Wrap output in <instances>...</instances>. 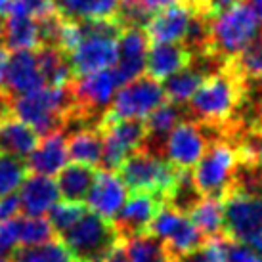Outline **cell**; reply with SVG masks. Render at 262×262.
<instances>
[{
  "mask_svg": "<svg viewBox=\"0 0 262 262\" xmlns=\"http://www.w3.org/2000/svg\"><path fill=\"white\" fill-rule=\"evenodd\" d=\"M243 96L241 77L233 69H220L207 75L189 100V111L201 124H224L232 119Z\"/></svg>",
  "mask_w": 262,
  "mask_h": 262,
  "instance_id": "6da1fadb",
  "label": "cell"
},
{
  "mask_svg": "<svg viewBox=\"0 0 262 262\" xmlns=\"http://www.w3.org/2000/svg\"><path fill=\"white\" fill-rule=\"evenodd\" d=\"M260 35V25L247 2H239L209 17L207 52L214 58L233 59Z\"/></svg>",
  "mask_w": 262,
  "mask_h": 262,
  "instance_id": "7a4b0ae2",
  "label": "cell"
},
{
  "mask_svg": "<svg viewBox=\"0 0 262 262\" xmlns=\"http://www.w3.org/2000/svg\"><path fill=\"white\" fill-rule=\"evenodd\" d=\"M82 23V38L80 42L69 52L67 61L71 71L77 77L90 75L96 71L111 69L117 61V37L123 25L115 17L111 19H96V21Z\"/></svg>",
  "mask_w": 262,
  "mask_h": 262,
  "instance_id": "3957f363",
  "label": "cell"
},
{
  "mask_svg": "<svg viewBox=\"0 0 262 262\" xmlns=\"http://www.w3.org/2000/svg\"><path fill=\"white\" fill-rule=\"evenodd\" d=\"M15 117L21 119L40 134H48L61 128V123L73 115V96L67 86H48L44 84L29 94L17 96L12 103Z\"/></svg>",
  "mask_w": 262,
  "mask_h": 262,
  "instance_id": "277c9868",
  "label": "cell"
},
{
  "mask_svg": "<svg viewBox=\"0 0 262 262\" xmlns=\"http://www.w3.org/2000/svg\"><path fill=\"white\" fill-rule=\"evenodd\" d=\"M226 237L262 255V193L256 189L232 188L224 201Z\"/></svg>",
  "mask_w": 262,
  "mask_h": 262,
  "instance_id": "5b68a950",
  "label": "cell"
},
{
  "mask_svg": "<svg viewBox=\"0 0 262 262\" xmlns=\"http://www.w3.org/2000/svg\"><path fill=\"white\" fill-rule=\"evenodd\" d=\"M241 167L237 147L228 140L209 142L203 157L191 172V182L199 195L222 197L233 188L235 174Z\"/></svg>",
  "mask_w": 262,
  "mask_h": 262,
  "instance_id": "8992f818",
  "label": "cell"
},
{
  "mask_svg": "<svg viewBox=\"0 0 262 262\" xmlns=\"http://www.w3.org/2000/svg\"><path fill=\"white\" fill-rule=\"evenodd\" d=\"M119 237L115 226L96 216L94 212H84L61 235L63 245L77 262H102Z\"/></svg>",
  "mask_w": 262,
  "mask_h": 262,
  "instance_id": "52a82bcc",
  "label": "cell"
},
{
  "mask_svg": "<svg viewBox=\"0 0 262 262\" xmlns=\"http://www.w3.org/2000/svg\"><path fill=\"white\" fill-rule=\"evenodd\" d=\"M121 172L126 188L144 191L155 197H165L172 191L178 178V170L149 149H140L121 165Z\"/></svg>",
  "mask_w": 262,
  "mask_h": 262,
  "instance_id": "ba28073f",
  "label": "cell"
},
{
  "mask_svg": "<svg viewBox=\"0 0 262 262\" xmlns=\"http://www.w3.org/2000/svg\"><path fill=\"white\" fill-rule=\"evenodd\" d=\"M147 232L161 241L172 260H180L193 253L203 239V235L189 220L188 212L178 211L172 205H163L157 209Z\"/></svg>",
  "mask_w": 262,
  "mask_h": 262,
  "instance_id": "9c48e42d",
  "label": "cell"
},
{
  "mask_svg": "<svg viewBox=\"0 0 262 262\" xmlns=\"http://www.w3.org/2000/svg\"><path fill=\"white\" fill-rule=\"evenodd\" d=\"M163 84L149 77L124 82L117 90L115 98L107 107L103 119H124V121H146L147 115L165 102Z\"/></svg>",
  "mask_w": 262,
  "mask_h": 262,
  "instance_id": "30bf717a",
  "label": "cell"
},
{
  "mask_svg": "<svg viewBox=\"0 0 262 262\" xmlns=\"http://www.w3.org/2000/svg\"><path fill=\"white\" fill-rule=\"evenodd\" d=\"M102 165L115 170L136 151L144 149L147 132L144 121H124V119H102Z\"/></svg>",
  "mask_w": 262,
  "mask_h": 262,
  "instance_id": "8fae6325",
  "label": "cell"
},
{
  "mask_svg": "<svg viewBox=\"0 0 262 262\" xmlns=\"http://www.w3.org/2000/svg\"><path fill=\"white\" fill-rule=\"evenodd\" d=\"M201 10L203 8L197 0H184L155 12L142 29L153 44H184L197 12Z\"/></svg>",
  "mask_w": 262,
  "mask_h": 262,
  "instance_id": "7c38bea8",
  "label": "cell"
},
{
  "mask_svg": "<svg viewBox=\"0 0 262 262\" xmlns=\"http://www.w3.org/2000/svg\"><path fill=\"white\" fill-rule=\"evenodd\" d=\"M209 138L203 126L195 121H180L163 138V159L176 170H189L203 157Z\"/></svg>",
  "mask_w": 262,
  "mask_h": 262,
  "instance_id": "4fadbf2b",
  "label": "cell"
},
{
  "mask_svg": "<svg viewBox=\"0 0 262 262\" xmlns=\"http://www.w3.org/2000/svg\"><path fill=\"white\" fill-rule=\"evenodd\" d=\"M121 86H123V82H121L113 67L79 77L77 82L69 88L75 105L73 115H79L82 111H88V113H96V111L103 110L107 111L117 90Z\"/></svg>",
  "mask_w": 262,
  "mask_h": 262,
  "instance_id": "5bb4252c",
  "label": "cell"
},
{
  "mask_svg": "<svg viewBox=\"0 0 262 262\" xmlns=\"http://www.w3.org/2000/svg\"><path fill=\"white\" fill-rule=\"evenodd\" d=\"M126 197H128V188L124 184L123 176L117 170L102 168L94 172V180L84 201L90 212H94L96 216L107 222H113L123 209Z\"/></svg>",
  "mask_w": 262,
  "mask_h": 262,
  "instance_id": "9a60e30c",
  "label": "cell"
},
{
  "mask_svg": "<svg viewBox=\"0 0 262 262\" xmlns=\"http://www.w3.org/2000/svg\"><path fill=\"white\" fill-rule=\"evenodd\" d=\"M149 40L142 27H123L117 37V61L113 69L121 82H130L146 71Z\"/></svg>",
  "mask_w": 262,
  "mask_h": 262,
  "instance_id": "2e32d148",
  "label": "cell"
},
{
  "mask_svg": "<svg viewBox=\"0 0 262 262\" xmlns=\"http://www.w3.org/2000/svg\"><path fill=\"white\" fill-rule=\"evenodd\" d=\"M27 170L33 174L40 176H58L61 168L69 163V153H67V134L63 128H58L54 132L44 134L42 140L37 144L29 157H27Z\"/></svg>",
  "mask_w": 262,
  "mask_h": 262,
  "instance_id": "e0dca14e",
  "label": "cell"
},
{
  "mask_svg": "<svg viewBox=\"0 0 262 262\" xmlns=\"http://www.w3.org/2000/svg\"><path fill=\"white\" fill-rule=\"evenodd\" d=\"M17 201L25 216H46L59 201L56 180L40 174L27 176L17 189Z\"/></svg>",
  "mask_w": 262,
  "mask_h": 262,
  "instance_id": "ac0fdd59",
  "label": "cell"
},
{
  "mask_svg": "<svg viewBox=\"0 0 262 262\" xmlns=\"http://www.w3.org/2000/svg\"><path fill=\"white\" fill-rule=\"evenodd\" d=\"M40 86H44V79L38 66L37 52H14L8 58L6 67L4 88L8 90V94L17 98V96L29 94L33 90H38Z\"/></svg>",
  "mask_w": 262,
  "mask_h": 262,
  "instance_id": "d6986e66",
  "label": "cell"
},
{
  "mask_svg": "<svg viewBox=\"0 0 262 262\" xmlns=\"http://www.w3.org/2000/svg\"><path fill=\"white\" fill-rule=\"evenodd\" d=\"M159 209L157 197L144 191H132L130 197H126L123 209L115 219V230L126 235L144 233L149 230L155 212Z\"/></svg>",
  "mask_w": 262,
  "mask_h": 262,
  "instance_id": "ffe728a7",
  "label": "cell"
},
{
  "mask_svg": "<svg viewBox=\"0 0 262 262\" xmlns=\"http://www.w3.org/2000/svg\"><path fill=\"white\" fill-rule=\"evenodd\" d=\"M191 59L193 54L184 44H153L147 50L146 73L149 79L161 82L191 66Z\"/></svg>",
  "mask_w": 262,
  "mask_h": 262,
  "instance_id": "44dd1931",
  "label": "cell"
},
{
  "mask_svg": "<svg viewBox=\"0 0 262 262\" xmlns=\"http://www.w3.org/2000/svg\"><path fill=\"white\" fill-rule=\"evenodd\" d=\"M38 144V134L17 117H6L0 123V151L25 161Z\"/></svg>",
  "mask_w": 262,
  "mask_h": 262,
  "instance_id": "7402d4cb",
  "label": "cell"
},
{
  "mask_svg": "<svg viewBox=\"0 0 262 262\" xmlns=\"http://www.w3.org/2000/svg\"><path fill=\"white\" fill-rule=\"evenodd\" d=\"M4 48L12 52L29 50L35 52L42 46V37H40V27L35 17L29 15H15L8 14L4 19Z\"/></svg>",
  "mask_w": 262,
  "mask_h": 262,
  "instance_id": "603a6c76",
  "label": "cell"
},
{
  "mask_svg": "<svg viewBox=\"0 0 262 262\" xmlns=\"http://www.w3.org/2000/svg\"><path fill=\"white\" fill-rule=\"evenodd\" d=\"M67 153L73 163H80L86 167H98L102 165V132L94 126H80L71 132L67 138Z\"/></svg>",
  "mask_w": 262,
  "mask_h": 262,
  "instance_id": "cb8c5ba5",
  "label": "cell"
},
{
  "mask_svg": "<svg viewBox=\"0 0 262 262\" xmlns=\"http://www.w3.org/2000/svg\"><path fill=\"white\" fill-rule=\"evenodd\" d=\"M188 216L201 235H216L224 230V201L222 197L199 195L188 211Z\"/></svg>",
  "mask_w": 262,
  "mask_h": 262,
  "instance_id": "d4e9b609",
  "label": "cell"
},
{
  "mask_svg": "<svg viewBox=\"0 0 262 262\" xmlns=\"http://www.w3.org/2000/svg\"><path fill=\"white\" fill-rule=\"evenodd\" d=\"M121 0H56V8L63 17L75 21H96L115 17Z\"/></svg>",
  "mask_w": 262,
  "mask_h": 262,
  "instance_id": "484cf974",
  "label": "cell"
},
{
  "mask_svg": "<svg viewBox=\"0 0 262 262\" xmlns=\"http://www.w3.org/2000/svg\"><path fill=\"white\" fill-rule=\"evenodd\" d=\"M94 180V168L80 165V163H67L58 174L56 186H58L59 197H63V201H73L80 203L86 199V193Z\"/></svg>",
  "mask_w": 262,
  "mask_h": 262,
  "instance_id": "4316f807",
  "label": "cell"
},
{
  "mask_svg": "<svg viewBox=\"0 0 262 262\" xmlns=\"http://www.w3.org/2000/svg\"><path fill=\"white\" fill-rule=\"evenodd\" d=\"M207 77L201 66H188L186 69L178 71L176 75L168 77L165 80V98L167 102L174 103V105H184V103H189V100L193 98V94L197 92V88L201 86L203 79Z\"/></svg>",
  "mask_w": 262,
  "mask_h": 262,
  "instance_id": "83f0119b",
  "label": "cell"
},
{
  "mask_svg": "<svg viewBox=\"0 0 262 262\" xmlns=\"http://www.w3.org/2000/svg\"><path fill=\"white\" fill-rule=\"evenodd\" d=\"M37 59L40 66V73H42L44 84L48 86H67L71 82L73 71L67 61L66 54L52 46V44H44L37 48Z\"/></svg>",
  "mask_w": 262,
  "mask_h": 262,
  "instance_id": "f1b7e54d",
  "label": "cell"
},
{
  "mask_svg": "<svg viewBox=\"0 0 262 262\" xmlns=\"http://www.w3.org/2000/svg\"><path fill=\"white\" fill-rule=\"evenodd\" d=\"M126 262H172L159 239L151 233H134L121 237Z\"/></svg>",
  "mask_w": 262,
  "mask_h": 262,
  "instance_id": "f546056e",
  "label": "cell"
},
{
  "mask_svg": "<svg viewBox=\"0 0 262 262\" xmlns=\"http://www.w3.org/2000/svg\"><path fill=\"white\" fill-rule=\"evenodd\" d=\"M184 0H121L115 19L123 27H144L155 12Z\"/></svg>",
  "mask_w": 262,
  "mask_h": 262,
  "instance_id": "4dcf8cb0",
  "label": "cell"
},
{
  "mask_svg": "<svg viewBox=\"0 0 262 262\" xmlns=\"http://www.w3.org/2000/svg\"><path fill=\"white\" fill-rule=\"evenodd\" d=\"M10 262H77L63 241H44L40 245L19 247L12 253Z\"/></svg>",
  "mask_w": 262,
  "mask_h": 262,
  "instance_id": "1f68e13d",
  "label": "cell"
},
{
  "mask_svg": "<svg viewBox=\"0 0 262 262\" xmlns=\"http://www.w3.org/2000/svg\"><path fill=\"white\" fill-rule=\"evenodd\" d=\"M180 121H182L180 105H174V103H170L165 100V102L161 103L155 111H151V113L147 115L146 121H144L147 138H149V136H155L157 140H163Z\"/></svg>",
  "mask_w": 262,
  "mask_h": 262,
  "instance_id": "d6a6232c",
  "label": "cell"
},
{
  "mask_svg": "<svg viewBox=\"0 0 262 262\" xmlns=\"http://www.w3.org/2000/svg\"><path fill=\"white\" fill-rule=\"evenodd\" d=\"M27 178L25 161L0 151V197L14 195Z\"/></svg>",
  "mask_w": 262,
  "mask_h": 262,
  "instance_id": "836d02e7",
  "label": "cell"
},
{
  "mask_svg": "<svg viewBox=\"0 0 262 262\" xmlns=\"http://www.w3.org/2000/svg\"><path fill=\"white\" fill-rule=\"evenodd\" d=\"M233 59H235L233 71L241 79L262 80V33Z\"/></svg>",
  "mask_w": 262,
  "mask_h": 262,
  "instance_id": "e575fe53",
  "label": "cell"
},
{
  "mask_svg": "<svg viewBox=\"0 0 262 262\" xmlns=\"http://www.w3.org/2000/svg\"><path fill=\"white\" fill-rule=\"evenodd\" d=\"M232 241L228 239L222 233L211 235L209 239L201 243L199 249H195L193 253H189L188 256L180 258L182 262H228V251H230Z\"/></svg>",
  "mask_w": 262,
  "mask_h": 262,
  "instance_id": "d590c367",
  "label": "cell"
},
{
  "mask_svg": "<svg viewBox=\"0 0 262 262\" xmlns=\"http://www.w3.org/2000/svg\"><path fill=\"white\" fill-rule=\"evenodd\" d=\"M54 235L50 222L46 216H23L19 219V247L40 245L50 241Z\"/></svg>",
  "mask_w": 262,
  "mask_h": 262,
  "instance_id": "8d00e7d4",
  "label": "cell"
},
{
  "mask_svg": "<svg viewBox=\"0 0 262 262\" xmlns=\"http://www.w3.org/2000/svg\"><path fill=\"white\" fill-rule=\"evenodd\" d=\"M86 212V209L80 203H73V201H58L54 205V209L48 212V222H50L52 230L59 235L71 228L77 220Z\"/></svg>",
  "mask_w": 262,
  "mask_h": 262,
  "instance_id": "74e56055",
  "label": "cell"
},
{
  "mask_svg": "<svg viewBox=\"0 0 262 262\" xmlns=\"http://www.w3.org/2000/svg\"><path fill=\"white\" fill-rule=\"evenodd\" d=\"M56 12H58L56 0H12L6 15H29V17H35V19H42V17L56 14Z\"/></svg>",
  "mask_w": 262,
  "mask_h": 262,
  "instance_id": "f35d334b",
  "label": "cell"
},
{
  "mask_svg": "<svg viewBox=\"0 0 262 262\" xmlns=\"http://www.w3.org/2000/svg\"><path fill=\"white\" fill-rule=\"evenodd\" d=\"M19 249V219L0 222V256L12 255Z\"/></svg>",
  "mask_w": 262,
  "mask_h": 262,
  "instance_id": "ab89813d",
  "label": "cell"
},
{
  "mask_svg": "<svg viewBox=\"0 0 262 262\" xmlns=\"http://www.w3.org/2000/svg\"><path fill=\"white\" fill-rule=\"evenodd\" d=\"M21 212L17 195H6L0 197V222H8V220H15L17 214Z\"/></svg>",
  "mask_w": 262,
  "mask_h": 262,
  "instance_id": "60d3db41",
  "label": "cell"
},
{
  "mask_svg": "<svg viewBox=\"0 0 262 262\" xmlns=\"http://www.w3.org/2000/svg\"><path fill=\"white\" fill-rule=\"evenodd\" d=\"M228 262H262V255H256L255 251L232 241L228 251Z\"/></svg>",
  "mask_w": 262,
  "mask_h": 262,
  "instance_id": "b9f144b4",
  "label": "cell"
},
{
  "mask_svg": "<svg viewBox=\"0 0 262 262\" xmlns=\"http://www.w3.org/2000/svg\"><path fill=\"white\" fill-rule=\"evenodd\" d=\"M239 2H243V0H199L201 8H203L209 15H214V14H219V12H224V10L235 6V4H239Z\"/></svg>",
  "mask_w": 262,
  "mask_h": 262,
  "instance_id": "7bdbcfd3",
  "label": "cell"
},
{
  "mask_svg": "<svg viewBox=\"0 0 262 262\" xmlns=\"http://www.w3.org/2000/svg\"><path fill=\"white\" fill-rule=\"evenodd\" d=\"M8 58H10V54L8 50L0 44V92H2V88L6 84V67H8Z\"/></svg>",
  "mask_w": 262,
  "mask_h": 262,
  "instance_id": "ee69618b",
  "label": "cell"
},
{
  "mask_svg": "<svg viewBox=\"0 0 262 262\" xmlns=\"http://www.w3.org/2000/svg\"><path fill=\"white\" fill-rule=\"evenodd\" d=\"M10 111H12V102H10V98L0 92V123L10 115Z\"/></svg>",
  "mask_w": 262,
  "mask_h": 262,
  "instance_id": "f6af8a7d",
  "label": "cell"
},
{
  "mask_svg": "<svg viewBox=\"0 0 262 262\" xmlns=\"http://www.w3.org/2000/svg\"><path fill=\"white\" fill-rule=\"evenodd\" d=\"M247 4H249V8L253 10V14H255L258 25H262V0H247Z\"/></svg>",
  "mask_w": 262,
  "mask_h": 262,
  "instance_id": "bcb514c9",
  "label": "cell"
},
{
  "mask_svg": "<svg viewBox=\"0 0 262 262\" xmlns=\"http://www.w3.org/2000/svg\"><path fill=\"white\" fill-rule=\"evenodd\" d=\"M10 2H12V0H0V15H6L8 8H10Z\"/></svg>",
  "mask_w": 262,
  "mask_h": 262,
  "instance_id": "7dc6e473",
  "label": "cell"
},
{
  "mask_svg": "<svg viewBox=\"0 0 262 262\" xmlns=\"http://www.w3.org/2000/svg\"><path fill=\"white\" fill-rule=\"evenodd\" d=\"M256 189L262 193V163H260V167H258V176H256Z\"/></svg>",
  "mask_w": 262,
  "mask_h": 262,
  "instance_id": "c3c4849f",
  "label": "cell"
},
{
  "mask_svg": "<svg viewBox=\"0 0 262 262\" xmlns=\"http://www.w3.org/2000/svg\"><path fill=\"white\" fill-rule=\"evenodd\" d=\"M2 35H4V17L0 15V40H2Z\"/></svg>",
  "mask_w": 262,
  "mask_h": 262,
  "instance_id": "681fc988",
  "label": "cell"
},
{
  "mask_svg": "<svg viewBox=\"0 0 262 262\" xmlns=\"http://www.w3.org/2000/svg\"><path fill=\"white\" fill-rule=\"evenodd\" d=\"M0 262H10V260H8L6 256H0Z\"/></svg>",
  "mask_w": 262,
  "mask_h": 262,
  "instance_id": "f907efd6",
  "label": "cell"
}]
</instances>
